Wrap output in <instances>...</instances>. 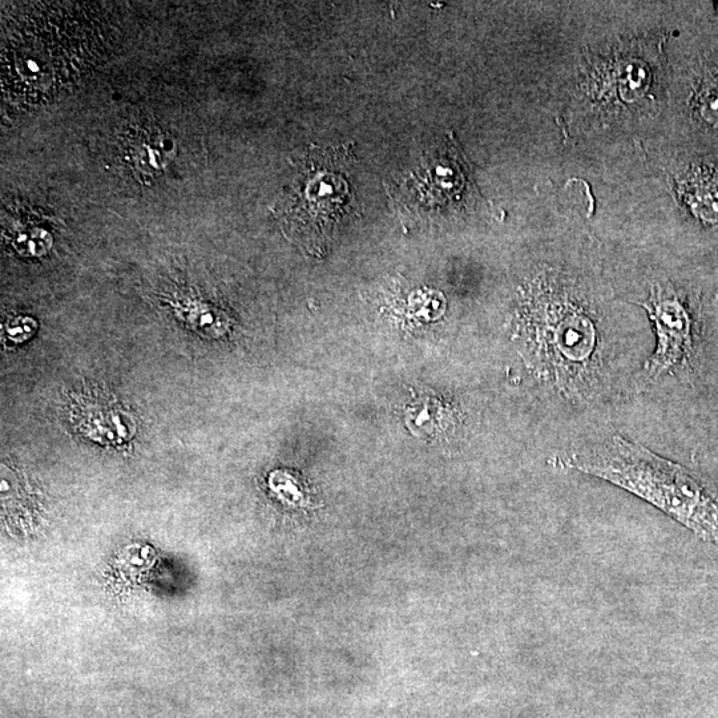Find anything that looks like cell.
<instances>
[{
    "mask_svg": "<svg viewBox=\"0 0 718 718\" xmlns=\"http://www.w3.org/2000/svg\"><path fill=\"white\" fill-rule=\"evenodd\" d=\"M564 465L632 492L718 546V494L639 443L616 435L603 446L570 455Z\"/></svg>",
    "mask_w": 718,
    "mask_h": 718,
    "instance_id": "1",
    "label": "cell"
},
{
    "mask_svg": "<svg viewBox=\"0 0 718 718\" xmlns=\"http://www.w3.org/2000/svg\"><path fill=\"white\" fill-rule=\"evenodd\" d=\"M352 153L316 148L298 168L284 216L292 232L305 239H324L350 215H357V200L349 183Z\"/></svg>",
    "mask_w": 718,
    "mask_h": 718,
    "instance_id": "2",
    "label": "cell"
},
{
    "mask_svg": "<svg viewBox=\"0 0 718 718\" xmlns=\"http://www.w3.org/2000/svg\"><path fill=\"white\" fill-rule=\"evenodd\" d=\"M540 354L551 363L558 378L586 373L598 345L595 325L582 310L563 306L546 310L532 325Z\"/></svg>",
    "mask_w": 718,
    "mask_h": 718,
    "instance_id": "3",
    "label": "cell"
},
{
    "mask_svg": "<svg viewBox=\"0 0 718 718\" xmlns=\"http://www.w3.org/2000/svg\"><path fill=\"white\" fill-rule=\"evenodd\" d=\"M641 306L647 309L657 336L655 353L645 365V379H659L680 367L691 352V314L673 294L664 292L660 286L652 290L649 300Z\"/></svg>",
    "mask_w": 718,
    "mask_h": 718,
    "instance_id": "4",
    "label": "cell"
},
{
    "mask_svg": "<svg viewBox=\"0 0 718 718\" xmlns=\"http://www.w3.org/2000/svg\"><path fill=\"white\" fill-rule=\"evenodd\" d=\"M76 429L92 441L120 443L135 435V419L121 403L99 393L80 395L72 403Z\"/></svg>",
    "mask_w": 718,
    "mask_h": 718,
    "instance_id": "5",
    "label": "cell"
},
{
    "mask_svg": "<svg viewBox=\"0 0 718 718\" xmlns=\"http://www.w3.org/2000/svg\"><path fill=\"white\" fill-rule=\"evenodd\" d=\"M449 411L438 402H425L407 411V423L417 433L433 435L434 431L445 430L449 423Z\"/></svg>",
    "mask_w": 718,
    "mask_h": 718,
    "instance_id": "6",
    "label": "cell"
},
{
    "mask_svg": "<svg viewBox=\"0 0 718 718\" xmlns=\"http://www.w3.org/2000/svg\"><path fill=\"white\" fill-rule=\"evenodd\" d=\"M36 322L30 317H15L7 322L6 336L8 340L20 344V342L27 341L28 338L36 332Z\"/></svg>",
    "mask_w": 718,
    "mask_h": 718,
    "instance_id": "7",
    "label": "cell"
},
{
    "mask_svg": "<svg viewBox=\"0 0 718 718\" xmlns=\"http://www.w3.org/2000/svg\"><path fill=\"white\" fill-rule=\"evenodd\" d=\"M704 192L697 193L701 208L700 215L708 220H718V187L716 185H705Z\"/></svg>",
    "mask_w": 718,
    "mask_h": 718,
    "instance_id": "8",
    "label": "cell"
},
{
    "mask_svg": "<svg viewBox=\"0 0 718 718\" xmlns=\"http://www.w3.org/2000/svg\"><path fill=\"white\" fill-rule=\"evenodd\" d=\"M700 114L708 123L718 124V94H712L704 98L700 104Z\"/></svg>",
    "mask_w": 718,
    "mask_h": 718,
    "instance_id": "9",
    "label": "cell"
}]
</instances>
